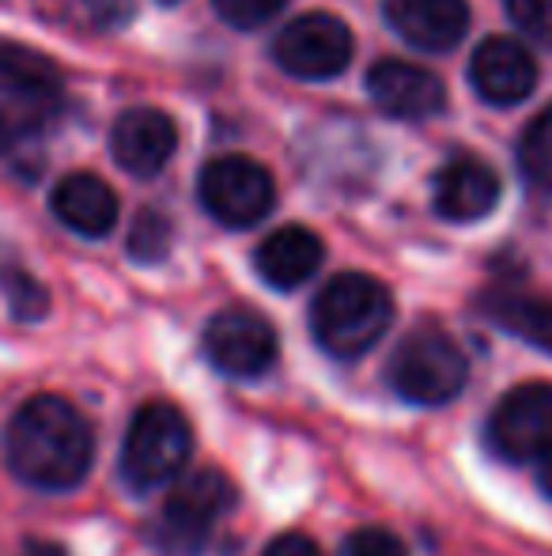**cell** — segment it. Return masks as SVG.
<instances>
[{
    "instance_id": "cell-1",
    "label": "cell",
    "mask_w": 552,
    "mask_h": 556,
    "mask_svg": "<svg viewBox=\"0 0 552 556\" xmlns=\"http://www.w3.org/2000/svg\"><path fill=\"white\" fill-rule=\"evenodd\" d=\"M91 428L65 397H30L4 432L8 466L35 489H73L91 466Z\"/></svg>"
},
{
    "instance_id": "cell-2",
    "label": "cell",
    "mask_w": 552,
    "mask_h": 556,
    "mask_svg": "<svg viewBox=\"0 0 552 556\" xmlns=\"http://www.w3.org/2000/svg\"><path fill=\"white\" fill-rule=\"evenodd\" d=\"M65 88L42 53L0 42V155L30 148L57 122Z\"/></svg>"
},
{
    "instance_id": "cell-3",
    "label": "cell",
    "mask_w": 552,
    "mask_h": 556,
    "mask_svg": "<svg viewBox=\"0 0 552 556\" xmlns=\"http://www.w3.org/2000/svg\"><path fill=\"white\" fill-rule=\"evenodd\" d=\"M390 318L394 300L375 277L341 273L318 292L314 307H310V330L330 356L352 359L386 333Z\"/></svg>"
},
{
    "instance_id": "cell-4",
    "label": "cell",
    "mask_w": 552,
    "mask_h": 556,
    "mask_svg": "<svg viewBox=\"0 0 552 556\" xmlns=\"http://www.w3.org/2000/svg\"><path fill=\"white\" fill-rule=\"evenodd\" d=\"M239 504V492L220 469L185 473L167 496L163 519L155 527V542L175 556H197L213 538V527L228 519Z\"/></svg>"
},
{
    "instance_id": "cell-5",
    "label": "cell",
    "mask_w": 552,
    "mask_h": 556,
    "mask_svg": "<svg viewBox=\"0 0 552 556\" xmlns=\"http://www.w3.org/2000/svg\"><path fill=\"white\" fill-rule=\"evenodd\" d=\"M465 375V352L450 333L439 326H420L398 344L390 359V382L406 402L416 405H442L462 394Z\"/></svg>"
},
{
    "instance_id": "cell-6",
    "label": "cell",
    "mask_w": 552,
    "mask_h": 556,
    "mask_svg": "<svg viewBox=\"0 0 552 556\" xmlns=\"http://www.w3.org/2000/svg\"><path fill=\"white\" fill-rule=\"evenodd\" d=\"M190 425L170 402H152L133 417L121 446V473L133 489L147 492L155 484L182 473L190 458Z\"/></svg>"
},
{
    "instance_id": "cell-7",
    "label": "cell",
    "mask_w": 552,
    "mask_h": 556,
    "mask_svg": "<svg viewBox=\"0 0 552 556\" xmlns=\"http://www.w3.org/2000/svg\"><path fill=\"white\" fill-rule=\"evenodd\" d=\"M201 201L228 227H251L273 208L277 190L261 163L246 155H220L201 170Z\"/></svg>"
},
{
    "instance_id": "cell-8",
    "label": "cell",
    "mask_w": 552,
    "mask_h": 556,
    "mask_svg": "<svg viewBox=\"0 0 552 556\" xmlns=\"http://www.w3.org/2000/svg\"><path fill=\"white\" fill-rule=\"evenodd\" d=\"M488 443L503 462H534L552 446V387L523 382L496 405Z\"/></svg>"
},
{
    "instance_id": "cell-9",
    "label": "cell",
    "mask_w": 552,
    "mask_h": 556,
    "mask_svg": "<svg viewBox=\"0 0 552 556\" xmlns=\"http://www.w3.org/2000/svg\"><path fill=\"white\" fill-rule=\"evenodd\" d=\"M273 58L292 76L330 80V76L345 73V65L352 61V35H348L345 23L325 12L303 15L277 35Z\"/></svg>"
},
{
    "instance_id": "cell-10",
    "label": "cell",
    "mask_w": 552,
    "mask_h": 556,
    "mask_svg": "<svg viewBox=\"0 0 552 556\" xmlns=\"http://www.w3.org/2000/svg\"><path fill=\"white\" fill-rule=\"evenodd\" d=\"M205 352L223 375L235 379H254L269 371L277 359V333L258 311L231 307L208 323L205 330Z\"/></svg>"
},
{
    "instance_id": "cell-11",
    "label": "cell",
    "mask_w": 552,
    "mask_h": 556,
    "mask_svg": "<svg viewBox=\"0 0 552 556\" xmlns=\"http://www.w3.org/2000/svg\"><path fill=\"white\" fill-rule=\"evenodd\" d=\"M368 91L378 111L394 117H409V122L435 117L447 106V88H442L439 76L413 65V61H398V58H386L371 68Z\"/></svg>"
},
{
    "instance_id": "cell-12",
    "label": "cell",
    "mask_w": 552,
    "mask_h": 556,
    "mask_svg": "<svg viewBox=\"0 0 552 556\" xmlns=\"http://www.w3.org/2000/svg\"><path fill=\"white\" fill-rule=\"evenodd\" d=\"M473 88L480 91V99L496 106H515L538 84V65L526 53V46H518L515 38H488L477 53H473Z\"/></svg>"
},
{
    "instance_id": "cell-13",
    "label": "cell",
    "mask_w": 552,
    "mask_h": 556,
    "mask_svg": "<svg viewBox=\"0 0 552 556\" xmlns=\"http://www.w3.org/2000/svg\"><path fill=\"white\" fill-rule=\"evenodd\" d=\"M496 198H500V178L480 160H470V155L450 160L435 175L432 205L442 220H454V224L480 220V216H488L496 208Z\"/></svg>"
},
{
    "instance_id": "cell-14",
    "label": "cell",
    "mask_w": 552,
    "mask_h": 556,
    "mask_svg": "<svg viewBox=\"0 0 552 556\" xmlns=\"http://www.w3.org/2000/svg\"><path fill=\"white\" fill-rule=\"evenodd\" d=\"M178 129L167 114L159 111H129L114 125V160L129 170V175L152 178L167 167L175 155Z\"/></svg>"
},
{
    "instance_id": "cell-15",
    "label": "cell",
    "mask_w": 552,
    "mask_h": 556,
    "mask_svg": "<svg viewBox=\"0 0 552 556\" xmlns=\"http://www.w3.org/2000/svg\"><path fill=\"white\" fill-rule=\"evenodd\" d=\"M386 20L420 50H450L470 27L465 0H386Z\"/></svg>"
},
{
    "instance_id": "cell-16",
    "label": "cell",
    "mask_w": 552,
    "mask_h": 556,
    "mask_svg": "<svg viewBox=\"0 0 552 556\" xmlns=\"http://www.w3.org/2000/svg\"><path fill=\"white\" fill-rule=\"evenodd\" d=\"M254 265L266 277V285L284 288V292L299 288L322 265V239L314 231H307V227H280L258 247Z\"/></svg>"
},
{
    "instance_id": "cell-17",
    "label": "cell",
    "mask_w": 552,
    "mask_h": 556,
    "mask_svg": "<svg viewBox=\"0 0 552 556\" xmlns=\"http://www.w3.org/2000/svg\"><path fill=\"white\" fill-rule=\"evenodd\" d=\"M53 213L76 235L99 239L118 224V198L114 190L95 175H68L65 182L53 190Z\"/></svg>"
},
{
    "instance_id": "cell-18",
    "label": "cell",
    "mask_w": 552,
    "mask_h": 556,
    "mask_svg": "<svg viewBox=\"0 0 552 556\" xmlns=\"http://www.w3.org/2000/svg\"><path fill=\"white\" fill-rule=\"evenodd\" d=\"M485 311L503 326V330L518 333L523 341L552 352V303L534 300V295L508 292V295H488Z\"/></svg>"
},
{
    "instance_id": "cell-19",
    "label": "cell",
    "mask_w": 552,
    "mask_h": 556,
    "mask_svg": "<svg viewBox=\"0 0 552 556\" xmlns=\"http://www.w3.org/2000/svg\"><path fill=\"white\" fill-rule=\"evenodd\" d=\"M518 163L534 186L552 190V103L526 129L523 144H518Z\"/></svg>"
},
{
    "instance_id": "cell-20",
    "label": "cell",
    "mask_w": 552,
    "mask_h": 556,
    "mask_svg": "<svg viewBox=\"0 0 552 556\" xmlns=\"http://www.w3.org/2000/svg\"><path fill=\"white\" fill-rule=\"evenodd\" d=\"M0 292H4L12 315L23 318V323H35V318H42L46 307H50L46 288L38 285L27 269H20V265H4V269H0Z\"/></svg>"
},
{
    "instance_id": "cell-21",
    "label": "cell",
    "mask_w": 552,
    "mask_h": 556,
    "mask_svg": "<svg viewBox=\"0 0 552 556\" xmlns=\"http://www.w3.org/2000/svg\"><path fill=\"white\" fill-rule=\"evenodd\" d=\"M170 239H175V227H170L167 216L144 208V213L133 220V231H129V254L144 265L163 262L167 250H170Z\"/></svg>"
},
{
    "instance_id": "cell-22",
    "label": "cell",
    "mask_w": 552,
    "mask_h": 556,
    "mask_svg": "<svg viewBox=\"0 0 552 556\" xmlns=\"http://www.w3.org/2000/svg\"><path fill=\"white\" fill-rule=\"evenodd\" d=\"M508 12L523 35H530L541 46H552V0H508Z\"/></svg>"
},
{
    "instance_id": "cell-23",
    "label": "cell",
    "mask_w": 552,
    "mask_h": 556,
    "mask_svg": "<svg viewBox=\"0 0 552 556\" xmlns=\"http://www.w3.org/2000/svg\"><path fill=\"white\" fill-rule=\"evenodd\" d=\"M284 4L287 0H216L223 20L243 30H254V27H261V23H269Z\"/></svg>"
},
{
    "instance_id": "cell-24",
    "label": "cell",
    "mask_w": 552,
    "mask_h": 556,
    "mask_svg": "<svg viewBox=\"0 0 552 556\" xmlns=\"http://www.w3.org/2000/svg\"><path fill=\"white\" fill-rule=\"evenodd\" d=\"M345 556H409V553H406V545L390 534V530L363 527V530H356V534L348 538Z\"/></svg>"
},
{
    "instance_id": "cell-25",
    "label": "cell",
    "mask_w": 552,
    "mask_h": 556,
    "mask_svg": "<svg viewBox=\"0 0 552 556\" xmlns=\"http://www.w3.org/2000/svg\"><path fill=\"white\" fill-rule=\"evenodd\" d=\"M80 4L99 30H114L133 20V0H80Z\"/></svg>"
},
{
    "instance_id": "cell-26",
    "label": "cell",
    "mask_w": 552,
    "mask_h": 556,
    "mask_svg": "<svg viewBox=\"0 0 552 556\" xmlns=\"http://www.w3.org/2000/svg\"><path fill=\"white\" fill-rule=\"evenodd\" d=\"M266 556H322V549H318L310 538H303V534H284V538H277L273 545L266 549Z\"/></svg>"
},
{
    "instance_id": "cell-27",
    "label": "cell",
    "mask_w": 552,
    "mask_h": 556,
    "mask_svg": "<svg viewBox=\"0 0 552 556\" xmlns=\"http://www.w3.org/2000/svg\"><path fill=\"white\" fill-rule=\"evenodd\" d=\"M538 484H541V492L552 496V446L538 458Z\"/></svg>"
},
{
    "instance_id": "cell-28",
    "label": "cell",
    "mask_w": 552,
    "mask_h": 556,
    "mask_svg": "<svg viewBox=\"0 0 552 556\" xmlns=\"http://www.w3.org/2000/svg\"><path fill=\"white\" fill-rule=\"evenodd\" d=\"M23 556H65V553H61L57 545H30Z\"/></svg>"
},
{
    "instance_id": "cell-29",
    "label": "cell",
    "mask_w": 552,
    "mask_h": 556,
    "mask_svg": "<svg viewBox=\"0 0 552 556\" xmlns=\"http://www.w3.org/2000/svg\"><path fill=\"white\" fill-rule=\"evenodd\" d=\"M163 4H175V0H163Z\"/></svg>"
}]
</instances>
